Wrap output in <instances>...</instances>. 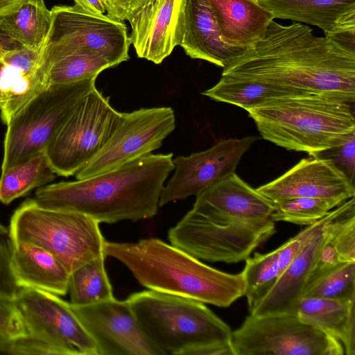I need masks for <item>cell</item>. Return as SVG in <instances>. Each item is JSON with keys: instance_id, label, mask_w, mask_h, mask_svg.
<instances>
[{"instance_id": "6da1fadb", "label": "cell", "mask_w": 355, "mask_h": 355, "mask_svg": "<svg viewBox=\"0 0 355 355\" xmlns=\"http://www.w3.org/2000/svg\"><path fill=\"white\" fill-rule=\"evenodd\" d=\"M222 75L355 101V53L298 22L272 21L263 39L236 56Z\"/></svg>"}, {"instance_id": "7a4b0ae2", "label": "cell", "mask_w": 355, "mask_h": 355, "mask_svg": "<svg viewBox=\"0 0 355 355\" xmlns=\"http://www.w3.org/2000/svg\"><path fill=\"white\" fill-rule=\"evenodd\" d=\"M174 168L173 153H150L103 174L43 186L33 200L98 223L137 222L157 214L164 182Z\"/></svg>"}, {"instance_id": "3957f363", "label": "cell", "mask_w": 355, "mask_h": 355, "mask_svg": "<svg viewBox=\"0 0 355 355\" xmlns=\"http://www.w3.org/2000/svg\"><path fill=\"white\" fill-rule=\"evenodd\" d=\"M106 256L123 263L143 286L218 307L245 295L242 272L231 274L155 238L135 243L105 241Z\"/></svg>"}, {"instance_id": "277c9868", "label": "cell", "mask_w": 355, "mask_h": 355, "mask_svg": "<svg viewBox=\"0 0 355 355\" xmlns=\"http://www.w3.org/2000/svg\"><path fill=\"white\" fill-rule=\"evenodd\" d=\"M353 104L304 94L275 98L246 111L264 139L315 156L355 132Z\"/></svg>"}, {"instance_id": "5b68a950", "label": "cell", "mask_w": 355, "mask_h": 355, "mask_svg": "<svg viewBox=\"0 0 355 355\" xmlns=\"http://www.w3.org/2000/svg\"><path fill=\"white\" fill-rule=\"evenodd\" d=\"M126 300L162 355H191L200 347L231 342L230 327L202 302L152 290Z\"/></svg>"}, {"instance_id": "8992f818", "label": "cell", "mask_w": 355, "mask_h": 355, "mask_svg": "<svg viewBox=\"0 0 355 355\" xmlns=\"http://www.w3.org/2000/svg\"><path fill=\"white\" fill-rule=\"evenodd\" d=\"M99 224L84 214L42 207L33 198L15 211L8 228L14 243H29L45 250L71 273L105 254L106 241Z\"/></svg>"}, {"instance_id": "52a82bcc", "label": "cell", "mask_w": 355, "mask_h": 355, "mask_svg": "<svg viewBox=\"0 0 355 355\" xmlns=\"http://www.w3.org/2000/svg\"><path fill=\"white\" fill-rule=\"evenodd\" d=\"M96 78L49 85L17 112L6 123L1 172L44 152Z\"/></svg>"}, {"instance_id": "ba28073f", "label": "cell", "mask_w": 355, "mask_h": 355, "mask_svg": "<svg viewBox=\"0 0 355 355\" xmlns=\"http://www.w3.org/2000/svg\"><path fill=\"white\" fill-rule=\"evenodd\" d=\"M275 232L271 218L216 220L191 209L168 230V238L171 245L198 259L234 263L248 258Z\"/></svg>"}, {"instance_id": "9c48e42d", "label": "cell", "mask_w": 355, "mask_h": 355, "mask_svg": "<svg viewBox=\"0 0 355 355\" xmlns=\"http://www.w3.org/2000/svg\"><path fill=\"white\" fill-rule=\"evenodd\" d=\"M122 119L96 88L78 103L44 153L56 175L69 177L83 168L106 145Z\"/></svg>"}, {"instance_id": "30bf717a", "label": "cell", "mask_w": 355, "mask_h": 355, "mask_svg": "<svg viewBox=\"0 0 355 355\" xmlns=\"http://www.w3.org/2000/svg\"><path fill=\"white\" fill-rule=\"evenodd\" d=\"M51 30L42 51V71L58 59L78 51L96 53L114 67L129 59L126 25L106 15L94 14L76 5L51 8Z\"/></svg>"}, {"instance_id": "8fae6325", "label": "cell", "mask_w": 355, "mask_h": 355, "mask_svg": "<svg viewBox=\"0 0 355 355\" xmlns=\"http://www.w3.org/2000/svg\"><path fill=\"white\" fill-rule=\"evenodd\" d=\"M14 301L27 331L30 355H98L70 303L58 295L19 287Z\"/></svg>"}, {"instance_id": "7c38bea8", "label": "cell", "mask_w": 355, "mask_h": 355, "mask_svg": "<svg viewBox=\"0 0 355 355\" xmlns=\"http://www.w3.org/2000/svg\"><path fill=\"white\" fill-rule=\"evenodd\" d=\"M235 355H343L342 343L295 313L250 314L232 331Z\"/></svg>"}, {"instance_id": "4fadbf2b", "label": "cell", "mask_w": 355, "mask_h": 355, "mask_svg": "<svg viewBox=\"0 0 355 355\" xmlns=\"http://www.w3.org/2000/svg\"><path fill=\"white\" fill-rule=\"evenodd\" d=\"M175 128L169 107L141 108L122 113V119L102 150L76 175L77 180L114 170L159 148Z\"/></svg>"}, {"instance_id": "5bb4252c", "label": "cell", "mask_w": 355, "mask_h": 355, "mask_svg": "<svg viewBox=\"0 0 355 355\" xmlns=\"http://www.w3.org/2000/svg\"><path fill=\"white\" fill-rule=\"evenodd\" d=\"M258 139L254 136L223 139L206 150L173 159L175 173L162 189L159 207L197 196L235 173L243 155Z\"/></svg>"}, {"instance_id": "9a60e30c", "label": "cell", "mask_w": 355, "mask_h": 355, "mask_svg": "<svg viewBox=\"0 0 355 355\" xmlns=\"http://www.w3.org/2000/svg\"><path fill=\"white\" fill-rule=\"evenodd\" d=\"M70 305L94 340L98 355H162L144 333L127 300L113 297Z\"/></svg>"}, {"instance_id": "2e32d148", "label": "cell", "mask_w": 355, "mask_h": 355, "mask_svg": "<svg viewBox=\"0 0 355 355\" xmlns=\"http://www.w3.org/2000/svg\"><path fill=\"white\" fill-rule=\"evenodd\" d=\"M257 189L272 204L301 197L333 199L343 203L355 194L354 183L332 159L312 155Z\"/></svg>"}, {"instance_id": "e0dca14e", "label": "cell", "mask_w": 355, "mask_h": 355, "mask_svg": "<svg viewBox=\"0 0 355 355\" xmlns=\"http://www.w3.org/2000/svg\"><path fill=\"white\" fill-rule=\"evenodd\" d=\"M184 0H144L129 15L137 56L160 64L179 46Z\"/></svg>"}, {"instance_id": "ac0fdd59", "label": "cell", "mask_w": 355, "mask_h": 355, "mask_svg": "<svg viewBox=\"0 0 355 355\" xmlns=\"http://www.w3.org/2000/svg\"><path fill=\"white\" fill-rule=\"evenodd\" d=\"M192 210L216 220H261L271 218L274 205L235 173L198 195Z\"/></svg>"}, {"instance_id": "d6986e66", "label": "cell", "mask_w": 355, "mask_h": 355, "mask_svg": "<svg viewBox=\"0 0 355 355\" xmlns=\"http://www.w3.org/2000/svg\"><path fill=\"white\" fill-rule=\"evenodd\" d=\"M179 46L191 58L222 68L245 51L223 42L209 0H184Z\"/></svg>"}, {"instance_id": "ffe728a7", "label": "cell", "mask_w": 355, "mask_h": 355, "mask_svg": "<svg viewBox=\"0 0 355 355\" xmlns=\"http://www.w3.org/2000/svg\"><path fill=\"white\" fill-rule=\"evenodd\" d=\"M325 239L323 225L285 268L270 291L250 314L263 316L295 313L297 304L303 297L313 261Z\"/></svg>"}, {"instance_id": "44dd1931", "label": "cell", "mask_w": 355, "mask_h": 355, "mask_svg": "<svg viewBox=\"0 0 355 355\" xmlns=\"http://www.w3.org/2000/svg\"><path fill=\"white\" fill-rule=\"evenodd\" d=\"M226 44L248 49L262 40L274 20L269 11L255 0H209Z\"/></svg>"}, {"instance_id": "7402d4cb", "label": "cell", "mask_w": 355, "mask_h": 355, "mask_svg": "<svg viewBox=\"0 0 355 355\" xmlns=\"http://www.w3.org/2000/svg\"><path fill=\"white\" fill-rule=\"evenodd\" d=\"M12 267L19 287L65 295L70 273L51 254L29 243H14Z\"/></svg>"}, {"instance_id": "603a6c76", "label": "cell", "mask_w": 355, "mask_h": 355, "mask_svg": "<svg viewBox=\"0 0 355 355\" xmlns=\"http://www.w3.org/2000/svg\"><path fill=\"white\" fill-rule=\"evenodd\" d=\"M295 313L302 322L338 339L346 355H355V298L302 297Z\"/></svg>"}, {"instance_id": "cb8c5ba5", "label": "cell", "mask_w": 355, "mask_h": 355, "mask_svg": "<svg viewBox=\"0 0 355 355\" xmlns=\"http://www.w3.org/2000/svg\"><path fill=\"white\" fill-rule=\"evenodd\" d=\"M273 19L315 26L327 37L347 17L355 14V0H255Z\"/></svg>"}, {"instance_id": "d4e9b609", "label": "cell", "mask_w": 355, "mask_h": 355, "mask_svg": "<svg viewBox=\"0 0 355 355\" xmlns=\"http://www.w3.org/2000/svg\"><path fill=\"white\" fill-rule=\"evenodd\" d=\"M53 14L44 0H23L0 15V28L22 46L42 53L49 38Z\"/></svg>"}, {"instance_id": "484cf974", "label": "cell", "mask_w": 355, "mask_h": 355, "mask_svg": "<svg viewBox=\"0 0 355 355\" xmlns=\"http://www.w3.org/2000/svg\"><path fill=\"white\" fill-rule=\"evenodd\" d=\"M290 88L260 80L221 75L219 81L202 94L218 102L236 105L245 110L262 105L270 100L304 94Z\"/></svg>"}, {"instance_id": "4316f807", "label": "cell", "mask_w": 355, "mask_h": 355, "mask_svg": "<svg viewBox=\"0 0 355 355\" xmlns=\"http://www.w3.org/2000/svg\"><path fill=\"white\" fill-rule=\"evenodd\" d=\"M55 177L45 153H40L1 172L0 202L8 205L33 189L45 186Z\"/></svg>"}, {"instance_id": "83f0119b", "label": "cell", "mask_w": 355, "mask_h": 355, "mask_svg": "<svg viewBox=\"0 0 355 355\" xmlns=\"http://www.w3.org/2000/svg\"><path fill=\"white\" fill-rule=\"evenodd\" d=\"M105 257L102 254L70 273L68 290L70 304L83 306L114 297L105 268Z\"/></svg>"}, {"instance_id": "f1b7e54d", "label": "cell", "mask_w": 355, "mask_h": 355, "mask_svg": "<svg viewBox=\"0 0 355 355\" xmlns=\"http://www.w3.org/2000/svg\"><path fill=\"white\" fill-rule=\"evenodd\" d=\"M242 271L245 296L251 313L272 288L279 278L278 250L266 254L256 252L245 259Z\"/></svg>"}, {"instance_id": "f546056e", "label": "cell", "mask_w": 355, "mask_h": 355, "mask_svg": "<svg viewBox=\"0 0 355 355\" xmlns=\"http://www.w3.org/2000/svg\"><path fill=\"white\" fill-rule=\"evenodd\" d=\"M110 67L109 62L96 53L76 51L58 59L48 67L47 85L67 84L97 77Z\"/></svg>"}, {"instance_id": "4dcf8cb0", "label": "cell", "mask_w": 355, "mask_h": 355, "mask_svg": "<svg viewBox=\"0 0 355 355\" xmlns=\"http://www.w3.org/2000/svg\"><path fill=\"white\" fill-rule=\"evenodd\" d=\"M326 239L343 262L355 261V200H346L333 211L324 224Z\"/></svg>"}, {"instance_id": "1f68e13d", "label": "cell", "mask_w": 355, "mask_h": 355, "mask_svg": "<svg viewBox=\"0 0 355 355\" xmlns=\"http://www.w3.org/2000/svg\"><path fill=\"white\" fill-rule=\"evenodd\" d=\"M342 202L327 198H294L273 204L271 218L300 225H311Z\"/></svg>"}, {"instance_id": "d6a6232c", "label": "cell", "mask_w": 355, "mask_h": 355, "mask_svg": "<svg viewBox=\"0 0 355 355\" xmlns=\"http://www.w3.org/2000/svg\"><path fill=\"white\" fill-rule=\"evenodd\" d=\"M303 297L334 300L355 298V261L341 263L306 288Z\"/></svg>"}, {"instance_id": "836d02e7", "label": "cell", "mask_w": 355, "mask_h": 355, "mask_svg": "<svg viewBox=\"0 0 355 355\" xmlns=\"http://www.w3.org/2000/svg\"><path fill=\"white\" fill-rule=\"evenodd\" d=\"M27 336L14 300L0 299V354L25 355Z\"/></svg>"}, {"instance_id": "e575fe53", "label": "cell", "mask_w": 355, "mask_h": 355, "mask_svg": "<svg viewBox=\"0 0 355 355\" xmlns=\"http://www.w3.org/2000/svg\"><path fill=\"white\" fill-rule=\"evenodd\" d=\"M13 247L9 228L0 223V299L14 300L19 288L12 267Z\"/></svg>"}, {"instance_id": "d590c367", "label": "cell", "mask_w": 355, "mask_h": 355, "mask_svg": "<svg viewBox=\"0 0 355 355\" xmlns=\"http://www.w3.org/2000/svg\"><path fill=\"white\" fill-rule=\"evenodd\" d=\"M328 216L329 213L315 223L307 226L277 248L279 275L308 243L313 235L323 226Z\"/></svg>"}, {"instance_id": "8d00e7d4", "label": "cell", "mask_w": 355, "mask_h": 355, "mask_svg": "<svg viewBox=\"0 0 355 355\" xmlns=\"http://www.w3.org/2000/svg\"><path fill=\"white\" fill-rule=\"evenodd\" d=\"M332 159L354 183L355 132L349 135L338 146L315 155Z\"/></svg>"}, {"instance_id": "74e56055", "label": "cell", "mask_w": 355, "mask_h": 355, "mask_svg": "<svg viewBox=\"0 0 355 355\" xmlns=\"http://www.w3.org/2000/svg\"><path fill=\"white\" fill-rule=\"evenodd\" d=\"M343 263L334 246L325 239L313 261L305 289Z\"/></svg>"}, {"instance_id": "f35d334b", "label": "cell", "mask_w": 355, "mask_h": 355, "mask_svg": "<svg viewBox=\"0 0 355 355\" xmlns=\"http://www.w3.org/2000/svg\"><path fill=\"white\" fill-rule=\"evenodd\" d=\"M1 62L3 64L16 67L28 74L40 75L46 81V76L41 69L42 53L40 51L22 46L6 53Z\"/></svg>"}, {"instance_id": "ab89813d", "label": "cell", "mask_w": 355, "mask_h": 355, "mask_svg": "<svg viewBox=\"0 0 355 355\" xmlns=\"http://www.w3.org/2000/svg\"><path fill=\"white\" fill-rule=\"evenodd\" d=\"M326 37L338 46L355 53V14L343 19Z\"/></svg>"}, {"instance_id": "60d3db41", "label": "cell", "mask_w": 355, "mask_h": 355, "mask_svg": "<svg viewBox=\"0 0 355 355\" xmlns=\"http://www.w3.org/2000/svg\"><path fill=\"white\" fill-rule=\"evenodd\" d=\"M103 3L107 16L119 21L127 20L131 12L144 0H101Z\"/></svg>"}, {"instance_id": "b9f144b4", "label": "cell", "mask_w": 355, "mask_h": 355, "mask_svg": "<svg viewBox=\"0 0 355 355\" xmlns=\"http://www.w3.org/2000/svg\"><path fill=\"white\" fill-rule=\"evenodd\" d=\"M21 47L22 46L19 42L10 37L0 28V61L6 53Z\"/></svg>"}, {"instance_id": "7bdbcfd3", "label": "cell", "mask_w": 355, "mask_h": 355, "mask_svg": "<svg viewBox=\"0 0 355 355\" xmlns=\"http://www.w3.org/2000/svg\"><path fill=\"white\" fill-rule=\"evenodd\" d=\"M75 5L82 9L98 15H105L106 10L101 0H73Z\"/></svg>"}, {"instance_id": "ee69618b", "label": "cell", "mask_w": 355, "mask_h": 355, "mask_svg": "<svg viewBox=\"0 0 355 355\" xmlns=\"http://www.w3.org/2000/svg\"><path fill=\"white\" fill-rule=\"evenodd\" d=\"M23 0H0V15L6 14L17 8Z\"/></svg>"}, {"instance_id": "f6af8a7d", "label": "cell", "mask_w": 355, "mask_h": 355, "mask_svg": "<svg viewBox=\"0 0 355 355\" xmlns=\"http://www.w3.org/2000/svg\"><path fill=\"white\" fill-rule=\"evenodd\" d=\"M6 98L3 93V92L0 89V110L3 107L6 103Z\"/></svg>"}, {"instance_id": "bcb514c9", "label": "cell", "mask_w": 355, "mask_h": 355, "mask_svg": "<svg viewBox=\"0 0 355 355\" xmlns=\"http://www.w3.org/2000/svg\"><path fill=\"white\" fill-rule=\"evenodd\" d=\"M3 66V62L1 61H0V72L1 71V69H2Z\"/></svg>"}]
</instances>
